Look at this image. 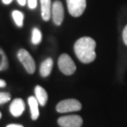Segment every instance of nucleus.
Wrapping results in <instances>:
<instances>
[{
  "label": "nucleus",
  "instance_id": "1",
  "mask_svg": "<svg viewBox=\"0 0 127 127\" xmlns=\"http://www.w3.org/2000/svg\"><path fill=\"white\" fill-rule=\"evenodd\" d=\"M96 42L91 37L84 36L75 42L73 49L76 56L83 64H89L96 59Z\"/></svg>",
  "mask_w": 127,
  "mask_h": 127
},
{
  "label": "nucleus",
  "instance_id": "2",
  "mask_svg": "<svg viewBox=\"0 0 127 127\" xmlns=\"http://www.w3.org/2000/svg\"><path fill=\"white\" fill-rule=\"evenodd\" d=\"M17 58L19 61L23 65L26 71L30 74L35 73V63L31 54L25 49H20L17 51Z\"/></svg>",
  "mask_w": 127,
  "mask_h": 127
},
{
  "label": "nucleus",
  "instance_id": "3",
  "mask_svg": "<svg viewBox=\"0 0 127 127\" xmlns=\"http://www.w3.org/2000/svg\"><path fill=\"white\" fill-rule=\"evenodd\" d=\"M60 70L65 75H72L76 71V65L71 57L67 54H62L58 60Z\"/></svg>",
  "mask_w": 127,
  "mask_h": 127
},
{
  "label": "nucleus",
  "instance_id": "4",
  "mask_svg": "<svg viewBox=\"0 0 127 127\" xmlns=\"http://www.w3.org/2000/svg\"><path fill=\"white\" fill-rule=\"evenodd\" d=\"M82 109V104L76 99H65L60 101L56 106V111L60 113L78 111Z\"/></svg>",
  "mask_w": 127,
  "mask_h": 127
},
{
  "label": "nucleus",
  "instance_id": "5",
  "mask_svg": "<svg viewBox=\"0 0 127 127\" xmlns=\"http://www.w3.org/2000/svg\"><path fill=\"white\" fill-rule=\"evenodd\" d=\"M68 12L71 16L78 17L83 13L86 8V0H66Z\"/></svg>",
  "mask_w": 127,
  "mask_h": 127
},
{
  "label": "nucleus",
  "instance_id": "6",
  "mask_svg": "<svg viewBox=\"0 0 127 127\" xmlns=\"http://www.w3.org/2000/svg\"><path fill=\"white\" fill-rule=\"evenodd\" d=\"M58 124L61 127H81L83 119L78 115L64 116L58 119Z\"/></svg>",
  "mask_w": 127,
  "mask_h": 127
},
{
  "label": "nucleus",
  "instance_id": "7",
  "mask_svg": "<svg viewBox=\"0 0 127 127\" xmlns=\"http://www.w3.org/2000/svg\"><path fill=\"white\" fill-rule=\"evenodd\" d=\"M51 17L54 23L56 26H60L64 17V10L61 2L55 1L51 7Z\"/></svg>",
  "mask_w": 127,
  "mask_h": 127
},
{
  "label": "nucleus",
  "instance_id": "8",
  "mask_svg": "<svg viewBox=\"0 0 127 127\" xmlns=\"http://www.w3.org/2000/svg\"><path fill=\"white\" fill-rule=\"evenodd\" d=\"M10 112L15 117L22 116L25 110V102L22 98H16L10 105Z\"/></svg>",
  "mask_w": 127,
  "mask_h": 127
},
{
  "label": "nucleus",
  "instance_id": "9",
  "mask_svg": "<svg viewBox=\"0 0 127 127\" xmlns=\"http://www.w3.org/2000/svg\"><path fill=\"white\" fill-rule=\"evenodd\" d=\"M41 17L44 21L48 22L51 17V0H40Z\"/></svg>",
  "mask_w": 127,
  "mask_h": 127
},
{
  "label": "nucleus",
  "instance_id": "10",
  "mask_svg": "<svg viewBox=\"0 0 127 127\" xmlns=\"http://www.w3.org/2000/svg\"><path fill=\"white\" fill-rule=\"evenodd\" d=\"M35 97L36 98L38 103L40 106H44L47 102L48 100V94L47 92L41 86L37 85L35 88Z\"/></svg>",
  "mask_w": 127,
  "mask_h": 127
},
{
  "label": "nucleus",
  "instance_id": "11",
  "mask_svg": "<svg viewBox=\"0 0 127 127\" xmlns=\"http://www.w3.org/2000/svg\"><path fill=\"white\" fill-rule=\"evenodd\" d=\"M53 64H54V63H53V60L51 58H48V59L45 60L41 63L40 67V73L41 75V77L46 78L50 74L53 68Z\"/></svg>",
  "mask_w": 127,
  "mask_h": 127
},
{
  "label": "nucleus",
  "instance_id": "12",
  "mask_svg": "<svg viewBox=\"0 0 127 127\" xmlns=\"http://www.w3.org/2000/svg\"><path fill=\"white\" fill-rule=\"evenodd\" d=\"M28 104L30 106V110H31V116L32 119L33 121L37 120L38 117H39V103L36 100V98L35 96H31L28 97Z\"/></svg>",
  "mask_w": 127,
  "mask_h": 127
},
{
  "label": "nucleus",
  "instance_id": "13",
  "mask_svg": "<svg viewBox=\"0 0 127 127\" xmlns=\"http://www.w3.org/2000/svg\"><path fill=\"white\" fill-rule=\"evenodd\" d=\"M12 17L14 19L15 23L17 24V27H22L23 26V20H24V15L22 12L15 10L12 12Z\"/></svg>",
  "mask_w": 127,
  "mask_h": 127
},
{
  "label": "nucleus",
  "instance_id": "14",
  "mask_svg": "<svg viewBox=\"0 0 127 127\" xmlns=\"http://www.w3.org/2000/svg\"><path fill=\"white\" fill-rule=\"evenodd\" d=\"M42 39V35L41 32L38 28L35 27L32 30V42L33 45H39L41 42Z\"/></svg>",
  "mask_w": 127,
  "mask_h": 127
},
{
  "label": "nucleus",
  "instance_id": "15",
  "mask_svg": "<svg viewBox=\"0 0 127 127\" xmlns=\"http://www.w3.org/2000/svg\"><path fill=\"white\" fill-rule=\"evenodd\" d=\"M8 68V60L4 51L0 49V71H4Z\"/></svg>",
  "mask_w": 127,
  "mask_h": 127
},
{
  "label": "nucleus",
  "instance_id": "16",
  "mask_svg": "<svg viewBox=\"0 0 127 127\" xmlns=\"http://www.w3.org/2000/svg\"><path fill=\"white\" fill-rule=\"evenodd\" d=\"M11 100V94L9 93H0V104L6 103Z\"/></svg>",
  "mask_w": 127,
  "mask_h": 127
},
{
  "label": "nucleus",
  "instance_id": "17",
  "mask_svg": "<svg viewBox=\"0 0 127 127\" xmlns=\"http://www.w3.org/2000/svg\"><path fill=\"white\" fill-rule=\"evenodd\" d=\"M27 2H28V7L31 9H34L36 7L37 0H27Z\"/></svg>",
  "mask_w": 127,
  "mask_h": 127
},
{
  "label": "nucleus",
  "instance_id": "18",
  "mask_svg": "<svg viewBox=\"0 0 127 127\" xmlns=\"http://www.w3.org/2000/svg\"><path fill=\"white\" fill-rule=\"evenodd\" d=\"M122 36H123V41H124V43H125V44L127 45V25H126V27H125V28H124Z\"/></svg>",
  "mask_w": 127,
  "mask_h": 127
},
{
  "label": "nucleus",
  "instance_id": "19",
  "mask_svg": "<svg viewBox=\"0 0 127 127\" xmlns=\"http://www.w3.org/2000/svg\"><path fill=\"white\" fill-rule=\"evenodd\" d=\"M6 85H7L6 82H5L3 79H1V78H0V88H4Z\"/></svg>",
  "mask_w": 127,
  "mask_h": 127
},
{
  "label": "nucleus",
  "instance_id": "20",
  "mask_svg": "<svg viewBox=\"0 0 127 127\" xmlns=\"http://www.w3.org/2000/svg\"><path fill=\"white\" fill-rule=\"evenodd\" d=\"M6 127H24L22 125H18V124H10V125L7 126Z\"/></svg>",
  "mask_w": 127,
  "mask_h": 127
},
{
  "label": "nucleus",
  "instance_id": "21",
  "mask_svg": "<svg viewBox=\"0 0 127 127\" xmlns=\"http://www.w3.org/2000/svg\"><path fill=\"white\" fill-rule=\"evenodd\" d=\"M17 2H18L21 6H25L27 2V0H17Z\"/></svg>",
  "mask_w": 127,
  "mask_h": 127
},
{
  "label": "nucleus",
  "instance_id": "22",
  "mask_svg": "<svg viewBox=\"0 0 127 127\" xmlns=\"http://www.w3.org/2000/svg\"><path fill=\"white\" fill-rule=\"evenodd\" d=\"M12 1V0H2V2L5 3V4H9Z\"/></svg>",
  "mask_w": 127,
  "mask_h": 127
},
{
  "label": "nucleus",
  "instance_id": "23",
  "mask_svg": "<svg viewBox=\"0 0 127 127\" xmlns=\"http://www.w3.org/2000/svg\"><path fill=\"white\" fill-rule=\"evenodd\" d=\"M1 117H2V113L0 112V118H1Z\"/></svg>",
  "mask_w": 127,
  "mask_h": 127
}]
</instances>
